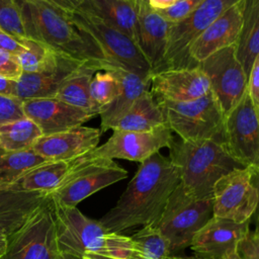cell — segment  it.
Instances as JSON below:
<instances>
[{
	"label": "cell",
	"mask_w": 259,
	"mask_h": 259,
	"mask_svg": "<svg viewBox=\"0 0 259 259\" xmlns=\"http://www.w3.org/2000/svg\"><path fill=\"white\" fill-rule=\"evenodd\" d=\"M128 238L131 251L144 259H167L171 256L167 240L154 225L143 226Z\"/></svg>",
	"instance_id": "cell-31"
},
{
	"label": "cell",
	"mask_w": 259,
	"mask_h": 259,
	"mask_svg": "<svg viewBox=\"0 0 259 259\" xmlns=\"http://www.w3.org/2000/svg\"><path fill=\"white\" fill-rule=\"evenodd\" d=\"M97 71L99 70L92 66H83L61 84L54 97L69 105L97 115L89 92L91 79Z\"/></svg>",
	"instance_id": "cell-28"
},
{
	"label": "cell",
	"mask_w": 259,
	"mask_h": 259,
	"mask_svg": "<svg viewBox=\"0 0 259 259\" xmlns=\"http://www.w3.org/2000/svg\"><path fill=\"white\" fill-rule=\"evenodd\" d=\"M141 1H144V2H147V0H141Z\"/></svg>",
	"instance_id": "cell-49"
},
{
	"label": "cell",
	"mask_w": 259,
	"mask_h": 259,
	"mask_svg": "<svg viewBox=\"0 0 259 259\" xmlns=\"http://www.w3.org/2000/svg\"><path fill=\"white\" fill-rule=\"evenodd\" d=\"M236 253L240 259H259V235L257 229L249 230L238 242Z\"/></svg>",
	"instance_id": "cell-37"
},
{
	"label": "cell",
	"mask_w": 259,
	"mask_h": 259,
	"mask_svg": "<svg viewBox=\"0 0 259 259\" xmlns=\"http://www.w3.org/2000/svg\"><path fill=\"white\" fill-rule=\"evenodd\" d=\"M81 8L114 26L138 46L137 0H86Z\"/></svg>",
	"instance_id": "cell-24"
},
{
	"label": "cell",
	"mask_w": 259,
	"mask_h": 259,
	"mask_svg": "<svg viewBox=\"0 0 259 259\" xmlns=\"http://www.w3.org/2000/svg\"><path fill=\"white\" fill-rule=\"evenodd\" d=\"M23 38L24 37H16L0 29V50L18 56L26 51Z\"/></svg>",
	"instance_id": "cell-40"
},
{
	"label": "cell",
	"mask_w": 259,
	"mask_h": 259,
	"mask_svg": "<svg viewBox=\"0 0 259 259\" xmlns=\"http://www.w3.org/2000/svg\"><path fill=\"white\" fill-rule=\"evenodd\" d=\"M119 84L112 71H97L90 82V98L96 113L107 107L116 97Z\"/></svg>",
	"instance_id": "cell-33"
},
{
	"label": "cell",
	"mask_w": 259,
	"mask_h": 259,
	"mask_svg": "<svg viewBox=\"0 0 259 259\" xmlns=\"http://www.w3.org/2000/svg\"><path fill=\"white\" fill-rule=\"evenodd\" d=\"M243 22L236 55L247 76L259 57V0H243Z\"/></svg>",
	"instance_id": "cell-25"
},
{
	"label": "cell",
	"mask_w": 259,
	"mask_h": 259,
	"mask_svg": "<svg viewBox=\"0 0 259 259\" xmlns=\"http://www.w3.org/2000/svg\"><path fill=\"white\" fill-rule=\"evenodd\" d=\"M223 259H240V257L237 255V253L235 251V252H232V253L226 255Z\"/></svg>",
	"instance_id": "cell-48"
},
{
	"label": "cell",
	"mask_w": 259,
	"mask_h": 259,
	"mask_svg": "<svg viewBox=\"0 0 259 259\" xmlns=\"http://www.w3.org/2000/svg\"><path fill=\"white\" fill-rule=\"evenodd\" d=\"M51 203L60 253L82 258L90 252L131 251L128 237L108 233L99 221L89 219L76 206Z\"/></svg>",
	"instance_id": "cell-4"
},
{
	"label": "cell",
	"mask_w": 259,
	"mask_h": 259,
	"mask_svg": "<svg viewBox=\"0 0 259 259\" xmlns=\"http://www.w3.org/2000/svg\"><path fill=\"white\" fill-rule=\"evenodd\" d=\"M59 253L54 212L48 197L20 228L7 236V247L0 259H56Z\"/></svg>",
	"instance_id": "cell-8"
},
{
	"label": "cell",
	"mask_w": 259,
	"mask_h": 259,
	"mask_svg": "<svg viewBox=\"0 0 259 259\" xmlns=\"http://www.w3.org/2000/svg\"><path fill=\"white\" fill-rule=\"evenodd\" d=\"M0 29L16 37H26L16 0H0Z\"/></svg>",
	"instance_id": "cell-34"
},
{
	"label": "cell",
	"mask_w": 259,
	"mask_h": 259,
	"mask_svg": "<svg viewBox=\"0 0 259 259\" xmlns=\"http://www.w3.org/2000/svg\"><path fill=\"white\" fill-rule=\"evenodd\" d=\"M166 125L183 141L213 140L223 143L225 115L213 94L190 101L158 102Z\"/></svg>",
	"instance_id": "cell-6"
},
{
	"label": "cell",
	"mask_w": 259,
	"mask_h": 259,
	"mask_svg": "<svg viewBox=\"0 0 259 259\" xmlns=\"http://www.w3.org/2000/svg\"><path fill=\"white\" fill-rule=\"evenodd\" d=\"M168 149V158L179 169L180 183L197 198H212L214 183L243 167L230 156L223 143L213 140H173Z\"/></svg>",
	"instance_id": "cell-3"
},
{
	"label": "cell",
	"mask_w": 259,
	"mask_h": 259,
	"mask_svg": "<svg viewBox=\"0 0 259 259\" xmlns=\"http://www.w3.org/2000/svg\"><path fill=\"white\" fill-rule=\"evenodd\" d=\"M166 124L164 114L150 90L142 93L112 131H150Z\"/></svg>",
	"instance_id": "cell-27"
},
{
	"label": "cell",
	"mask_w": 259,
	"mask_h": 259,
	"mask_svg": "<svg viewBox=\"0 0 259 259\" xmlns=\"http://www.w3.org/2000/svg\"><path fill=\"white\" fill-rule=\"evenodd\" d=\"M167 259H203L197 255L193 256H179V255H171Z\"/></svg>",
	"instance_id": "cell-46"
},
{
	"label": "cell",
	"mask_w": 259,
	"mask_h": 259,
	"mask_svg": "<svg viewBox=\"0 0 259 259\" xmlns=\"http://www.w3.org/2000/svg\"><path fill=\"white\" fill-rule=\"evenodd\" d=\"M206 76L210 92L226 116L247 90L248 76L236 55V45L222 49L198 64Z\"/></svg>",
	"instance_id": "cell-13"
},
{
	"label": "cell",
	"mask_w": 259,
	"mask_h": 259,
	"mask_svg": "<svg viewBox=\"0 0 259 259\" xmlns=\"http://www.w3.org/2000/svg\"><path fill=\"white\" fill-rule=\"evenodd\" d=\"M212 217V198H197L179 183L154 226L168 242L171 255L189 247L194 235Z\"/></svg>",
	"instance_id": "cell-5"
},
{
	"label": "cell",
	"mask_w": 259,
	"mask_h": 259,
	"mask_svg": "<svg viewBox=\"0 0 259 259\" xmlns=\"http://www.w3.org/2000/svg\"><path fill=\"white\" fill-rule=\"evenodd\" d=\"M7 247V236L0 233V258L5 253Z\"/></svg>",
	"instance_id": "cell-45"
},
{
	"label": "cell",
	"mask_w": 259,
	"mask_h": 259,
	"mask_svg": "<svg viewBox=\"0 0 259 259\" xmlns=\"http://www.w3.org/2000/svg\"><path fill=\"white\" fill-rule=\"evenodd\" d=\"M26 51L17 56L22 72L35 73L54 67L59 62L61 56L44 45L32 39L23 38Z\"/></svg>",
	"instance_id": "cell-32"
},
{
	"label": "cell",
	"mask_w": 259,
	"mask_h": 259,
	"mask_svg": "<svg viewBox=\"0 0 259 259\" xmlns=\"http://www.w3.org/2000/svg\"><path fill=\"white\" fill-rule=\"evenodd\" d=\"M22 75V69L17 56L0 50V77L17 81Z\"/></svg>",
	"instance_id": "cell-38"
},
{
	"label": "cell",
	"mask_w": 259,
	"mask_h": 259,
	"mask_svg": "<svg viewBox=\"0 0 259 259\" xmlns=\"http://www.w3.org/2000/svg\"><path fill=\"white\" fill-rule=\"evenodd\" d=\"M15 81L0 77V94L5 96H14Z\"/></svg>",
	"instance_id": "cell-43"
},
{
	"label": "cell",
	"mask_w": 259,
	"mask_h": 259,
	"mask_svg": "<svg viewBox=\"0 0 259 259\" xmlns=\"http://www.w3.org/2000/svg\"><path fill=\"white\" fill-rule=\"evenodd\" d=\"M77 159L47 161L29 170L11 187L23 191L38 192L48 196L60 185Z\"/></svg>",
	"instance_id": "cell-26"
},
{
	"label": "cell",
	"mask_w": 259,
	"mask_h": 259,
	"mask_svg": "<svg viewBox=\"0 0 259 259\" xmlns=\"http://www.w3.org/2000/svg\"><path fill=\"white\" fill-rule=\"evenodd\" d=\"M56 259H82L73 255H69V254H63V253H59L58 257Z\"/></svg>",
	"instance_id": "cell-47"
},
{
	"label": "cell",
	"mask_w": 259,
	"mask_h": 259,
	"mask_svg": "<svg viewBox=\"0 0 259 259\" xmlns=\"http://www.w3.org/2000/svg\"><path fill=\"white\" fill-rule=\"evenodd\" d=\"M16 3L26 38L99 71L119 68L88 32L71 21L69 13L41 0H16Z\"/></svg>",
	"instance_id": "cell-2"
},
{
	"label": "cell",
	"mask_w": 259,
	"mask_h": 259,
	"mask_svg": "<svg viewBox=\"0 0 259 259\" xmlns=\"http://www.w3.org/2000/svg\"><path fill=\"white\" fill-rule=\"evenodd\" d=\"M119 84L116 97L100 113L101 133L112 130L114 124L127 112L137 98L147 90H150V81L136 73L117 68L112 70Z\"/></svg>",
	"instance_id": "cell-22"
},
{
	"label": "cell",
	"mask_w": 259,
	"mask_h": 259,
	"mask_svg": "<svg viewBox=\"0 0 259 259\" xmlns=\"http://www.w3.org/2000/svg\"><path fill=\"white\" fill-rule=\"evenodd\" d=\"M24 116L20 99L0 94V126Z\"/></svg>",
	"instance_id": "cell-36"
},
{
	"label": "cell",
	"mask_w": 259,
	"mask_h": 259,
	"mask_svg": "<svg viewBox=\"0 0 259 259\" xmlns=\"http://www.w3.org/2000/svg\"><path fill=\"white\" fill-rule=\"evenodd\" d=\"M47 198L38 192L0 188V233L9 236L15 232Z\"/></svg>",
	"instance_id": "cell-23"
},
{
	"label": "cell",
	"mask_w": 259,
	"mask_h": 259,
	"mask_svg": "<svg viewBox=\"0 0 259 259\" xmlns=\"http://www.w3.org/2000/svg\"><path fill=\"white\" fill-rule=\"evenodd\" d=\"M99 128L77 125L39 137L31 149L48 161H70L94 150L101 137Z\"/></svg>",
	"instance_id": "cell-16"
},
{
	"label": "cell",
	"mask_w": 259,
	"mask_h": 259,
	"mask_svg": "<svg viewBox=\"0 0 259 259\" xmlns=\"http://www.w3.org/2000/svg\"><path fill=\"white\" fill-rule=\"evenodd\" d=\"M86 64L61 56L57 65L35 73H24L15 82L14 97L21 101L54 97L61 84ZM89 66V65H88Z\"/></svg>",
	"instance_id": "cell-21"
},
{
	"label": "cell",
	"mask_w": 259,
	"mask_h": 259,
	"mask_svg": "<svg viewBox=\"0 0 259 259\" xmlns=\"http://www.w3.org/2000/svg\"><path fill=\"white\" fill-rule=\"evenodd\" d=\"M47 161L32 149L6 151L0 148V188L13 186L25 173Z\"/></svg>",
	"instance_id": "cell-29"
},
{
	"label": "cell",
	"mask_w": 259,
	"mask_h": 259,
	"mask_svg": "<svg viewBox=\"0 0 259 259\" xmlns=\"http://www.w3.org/2000/svg\"><path fill=\"white\" fill-rule=\"evenodd\" d=\"M69 17L75 25L96 40L103 53L116 66L149 79L151 67L139 47L127 35L83 8L69 13Z\"/></svg>",
	"instance_id": "cell-10"
},
{
	"label": "cell",
	"mask_w": 259,
	"mask_h": 259,
	"mask_svg": "<svg viewBox=\"0 0 259 259\" xmlns=\"http://www.w3.org/2000/svg\"><path fill=\"white\" fill-rule=\"evenodd\" d=\"M179 183V169L157 152L140 163L116 204L99 222L114 234L140 225H155Z\"/></svg>",
	"instance_id": "cell-1"
},
{
	"label": "cell",
	"mask_w": 259,
	"mask_h": 259,
	"mask_svg": "<svg viewBox=\"0 0 259 259\" xmlns=\"http://www.w3.org/2000/svg\"><path fill=\"white\" fill-rule=\"evenodd\" d=\"M42 136L39 127L28 117L7 122L0 126V148L6 151L31 149Z\"/></svg>",
	"instance_id": "cell-30"
},
{
	"label": "cell",
	"mask_w": 259,
	"mask_h": 259,
	"mask_svg": "<svg viewBox=\"0 0 259 259\" xmlns=\"http://www.w3.org/2000/svg\"><path fill=\"white\" fill-rule=\"evenodd\" d=\"M174 138L170 128L160 125L150 131H113V134L102 145L88 153L92 158L123 159L142 162L159 152L169 148Z\"/></svg>",
	"instance_id": "cell-14"
},
{
	"label": "cell",
	"mask_w": 259,
	"mask_h": 259,
	"mask_svg": "<svg viewBox=\"0 0 259 259\" xmlns=\"http://www.w3.org/2000/svg\"><path fill=\"white\" fill-rule=\"evenodd\" d=\"M127 176L126 170L111 159L79 157L60 185L48 197L53 203L76 206L95 192Z\"/></svg>",
	"instance_id": "cell-7"
},
{
	"label": "cell",
	"mask_w": 259,
	"mask_h": 259,
	"mask_svg": "<svg viewBox=\"0 0 259 259\" xmlns=\"http://www.w3.org/2000/svg\"><path fill=\"white\" fill-rule=\"evenodd\" d=\"M243 0L232 5L191 44L189 58L198 65L213 53L237 44L243 22Z\"/></svg>",
	"instance_id": "cell-19"
},
{
	"label": "cell",
	"mask_w": 259,
	"mask_h": 259,
	"mask_svg": "<svg viewBox=\"0 0 259 259\" xmlns=\"http://www.w3.org/2000/svg\"><path fill=\"white\" fill-rule=\"evenodd\" d=\"M82 259H144L143 257L133 253L132 251L127 252H90L82 256Z\"/></svg>",
	"instance_id": "cell-41"
},
{
	"label": "cell",
	"mask_w": 259,
	"mask_h": 259,
	"mask_svg": "<svg viewBox=\"0 0 259 259\" xmlns=\"http://www.w3.org/2000/svg\"><path fill=\"white\" fill-rule=\"evenodd\" d=\"M66 13H74L78 11L86 0H41Z\"/></svg>",
	"instance_id": "cell-42"
},
{
	"label": "cell",
	"mask_w": 259,
	"mask_h": 259,
	"mask_svg": "<svg viewBox=\"0 0 259 259\" xmlns=\"http://www.w3.org/2000/svg\"><path fill=\"white\" fill-rule=\"evenodd\" d=\"M138 47L151 67V74L163 67L170 23L148 2L137 0Z\"/></svg>",
	"instance_id": "cell-20"
},
{
	"label": "cell",
	"mask_w": 259,
	"mask_h": 259,
	"mask_svg": "<svg viewBox=\"0 0 259 259\" xmlns=\"http://www.w3.org/2000/svg\"><path fill=\"white\" fill-rule=\"evenodd\" d=\"M204 0H177L172 6L158 11L169 23L178 22L191 14Z\"/></svg>",
	"instance_id": "cell-35"
},
{
	"label": "cell",
	"mask_w": 259,
	"mask_h": 259,
	"mask_svg": "<svg viewBox=\"0 0 259 259\" xmlns=\"http://www.w3.org/2000/svg\"><path fill=\"white\" fill-rule=\"evenodd\" d=\"M22 109L24 115L39 127L42 136L82 125L95 116L55 97L24 100Z\"/></svg>",
	"instance_id": "cell-18"
},
{
	"label": "cell",
	"mask_w": 259,
	"mask_h": 259,
	"mask_svg": "<svg viewBox=\"0 0 259 259\" xmlns=\"http://www.w3.org/2000/svg\"><path fill=\"white\" fill-rule=\"evenodd\" d=\"M177 0H147L148 5L156 11H160V10H164L166 8H169Z\"/></svg>",
	"instance_id": "cell-44"
},
{
	"label": "cell",
	"mask_w": 259,
	"mask_h": 259,
	"mask_svg": "<svg viewBox=\"0 0 259 259\" xmlns=\"http://www.w3.org/2000/svg\"><path fill=\"white\" fill-rule=\"evenodd\" d=\"M247 92L254 107L259 110V57L256 58L249 72Z\"/></svg>",
	"instance_id": "cell-39"
},
{
	"label": "cell",
	"mask_w": 259,
	"mask_h": 259,
	"mask_svg": "<svg viewBox=\"0 0 259 259\" xmlns=\"http://www.w3.org/2000/svg\"><path fill=\"white\" fill-rule=\"evenodd\" d=\"M223 145L243 167H259V110L254 107L247 90L225 116Z\"/></svg>",
	"instance_id": "cell-12"
},
{
	"label": "cell",
	"mask_w": 259,
	"mask_h": 259,
	"mask_svg": "<svg viewBox=\"0 0 259 259\" xmlns=\"http://www.w3.org/2000/svg\"><path fill=\"white\" fill-rule=\"evenodd\" d=\"M250 221L235 223L211 217L194 235L189 247L203 259H223L236 251L238 242L250 230Z\"/></svg>",
	"instance_id": "cell-17"
},
{
	"label": "cell",
	"mask_w": 259,
	"mask_h": 259,
	"mask_svg": "<svg viewBox=\"0 0 259 259\" xmlns=\"http://www.w3.org/2000/svg\"><path fill=\"white\" fill-rule=\"evenodd\" d=\"M259 167L236 168L222 176L212 188V217L235 223L251 220L258 204Z\"/></svg>",
	"instance_id": "cell-9"
},
{
	"label": "cell",
	"mask_w": 259,
	"mask_h": 259,
	"mask_svg": "<svg viewBox=\"0 0 259 259\" xmlns=\"http://www.w3.org/2000/svg\"><path fill=\"white\" fill-rule=\"evenodd\" d=\"M149 81L150 92L157 103L190 101L210 91L208 80L198 65L160 70L152 73Z\"/></svg>",
	"instance_id": "cell-15"
},
{
	"label": "cell",
	"mask_w": 259,
	"mask_h": 259,
	"mask_svg": "<svg viewBox=\"0 0 259 259\" xmlns=\"http://www.w3.org/2000/svg\"><path fill=\"white\" fill-rule=\"evenodd\" d=\"M241 0H204L184 19L170 23L164 58V69L191 68L197 66L188 55L194 39L227 9Z\"/></svg>",
	"instance_id": "cell-11"
}]
</instances>
